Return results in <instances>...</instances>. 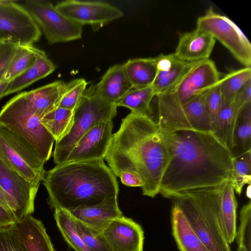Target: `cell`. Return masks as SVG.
<instances>
[{"label":"cell","instance_id":"1","mask_svg":"<svg viewBox=\"0 0 251 251\" xmlns=\"http://www.w3.org/2000/svg\"><path fill=\"white\" fill-rule=\"evenodd\" d=\"M160 132L169 156L159 192L164 197L232 180L233 156L212 132Z\"/></svg>","mask_w":251,"mask_h":251},{"label":"cell","instance_id":"2","mask_svg":"<svg viewBox=\"0 0 251 251\" xmlns=\"http://www.w3.org/2000/svg\"><path fill=\"white\" fill-rule=\"evenodd\" d=\"M104 159L116 176L125 171L137 173L144 182L143 195L154 198L169 156L157 123L150 116L131 112L113 134Z\"/></svg>","mask_w":251,"mask_h":251},{"label":"cell","instance_id":"3","mask_svg":"<svg viewBox=\"0 0 251 251\" xmlns=\"http://www.w3.org/2000/svg\"><path fill=\"white\" fill-rule=\"evenodd\" d=\"M46 174L43 184L54 209L70 211L118 197L117 178L104 160L63 162Z\"/></svg>","mask_w":251,"mask_h":251},{"label":"cell","instance_id":"4","mask_svg":"<svg viewBox=\"0 0 251 251\" xmlns=\"http://www.w3.org/2000/svg\"><path fill=\"white\" fill-rule=\"evenodd\" d=\"M223 184L182 192L170 199L210 251H231L219 220V201Z\"/></svg>","mask_w":251,"mask_h":251},{"label":"cell","instance_id":"5","mask_svg":"<svg viewBox=\"0 0 251 251\" xmlns=\"http://www.w3.org/2000/svg\"><path fill=\"white\" fill-rule=\"evenodd\" d=\"M0 124L25 143L44 164L50 159L55 140L30 110L23 92L2 107Z\"/></svg>","mask_w":251,"mask_h":251},{"label":"cell","instance_id":"6","mask_svg":"<svg viewBox=\"0 0 251 251\" xmlns=\"http://www.w3.org/2000/svg\"><path fill=\"white\" fill-rule=\"evenodd\" d=\"M117 106L100 96L95 85H91L85 91L74 110V121L68 134L55 142L53 153L56 165L64 162L80 139L97 124L113 119L117 114Z\"/></svg>","mask_w":251,"mask_h":251},{"label":"cell","instance_id":"7","mask_svg":"<svg viewBox=\"0 0 251 251\" xmlns=\"http://www.w3.org/2000/svg\"><path fill=\"white\" fill-rule=\"evenodd\" d=\"M220 79V73L212 60L191 62L171 88L155 96L158 109L183 104L209 90Z\"/></svg>","mask_w":251,"mask_h":251},{"label":"cell","instance_id":"8","mask_svg":"<svg viewBox=\"0 0 251 251\" xmlns=\"http://www.w3.org/2000/svg\"><path fill=\"white\" fill-rule=\"evenodd\" d=\"M22 5L43 32L49 44L81 38L83 26L64 16L51 2L44 0H26Z\"/></svg>","mask_w":251,"mask_h":251},{"label":"cell","instance_id":"9","mask_svg":"<svg viewBox=\"0 0 251 251\" xmlns=\"http://www.w3.org/2000/svg\"><path fill=\"white\" fill-rule=\"evenodd\" d=\"M0 158L35 185L40 186L45 177V164L25 143L0 124Z\"/></svg>","mask_w":251,"mask_h":251},{"label":"cell","instance_id":"10","mask_svg":"<svg viewBox=\"0 0 251 251\" xmlns=\"http://www.w3.org/2000/svg\"><path fill=\"white\" fill-rule=\"evenodd\" d=\"M197 28L219 41L245 67H251V44L239 27L228 17L209 8L197 21Z\"/></svg>","mask_w":251,"mask_h":251},{"label":"cell","instance_id":"11","mask_svg":"<svg viewBox=\"0 0 251 251\" xmlns=\"http://www.w3.org/2000/svg\"><path fill=\"white\" fill-rule=\"evenodd\" d=\"M207 91L181 105L158 109L157 123L159 129L167 132L192 130L212 132L206 104Z\"/></svg>","mask_w":251,"mask_h":251},{"label":"cell","instance_id":"12","mask_svg":"<svg viewBox=\"0 0 251 251\" xmlns=\"http://www.w3.org/2000/svg\"><path fill=\"white\" fill-rule=\"evenodd\" d=\"M42 32L29 12L16 0H0V38L20 46L33 45Z\"/></svg>","mask_w":251,"mask_h":251},{"label":"cell","instance_id":"13","mask_svg":"<svg viewBox=\"0 0 251 251\" xmlns=\"http://www.w3.org/2000/svg\"><path fill=\"white\" fill-rule=\"evenodd\" d=\"M0 185L17 222L33 213L39 185L29 182L0 158Z\"/></svg>","mask_w":251,"mask_h":251},{"label":"cell","instance_id":"14","mask_svg":"<svg viewBox=\"0 0 251 251\" xmlns=\"http://www.w3.org/2000/svg\"><path fill=\"white\" fill-rule=\"evenodd\" d=\"M55 7L67 18L82 26L90 25L94 31L124 16L119 8L102 1L67 0Z\"/></svg>","mask_w":251,"mask_h":251},{"label":"cell","instance_id":"15","mask_svg":"<svg viewBox=\"0 0 251 251\" xmlns=\"http://www.w3.org/2000/svg\"><path fill=\"white\" fill-rule=\"evenodd\" d=\"M113 127V119L93 126L80 139L64 162L104 160L112 139Z\"/></svg>","mask_w":251,"mask_h":251},{"label":"cell","instance_id":"16","mask_svg":"<svg viewBox=\"0 0 251 251\" xmlns=\"http://www.w3.org/2000/svg\"><path fill=\"white\" fill-rule=\"evenodd\" d=\"M101 232L113 251H143L141 226L124 215L112 221Z\"/></svg>","mask_w":251,"mask_h":251},{"label":"cell","instance_id":"17","mask_svg":"<svg viewBox=\"0 0 251 251\" xmlns=\"http://www.w3.org/2000/svg\"><path fill=\"white\" fill-rule=\"evenodd\" d=\"M215 41L210 34L196 28L180 35L174 53L179 60L189 63L209 59Z\"/></svg>","mask_w":251,"mask_h":251},{"label":"cell","instance_id":"18","mask_svg":"<svg viewBox=\"0 0 251 251\" xmlns=\"http://www.w3.org/2000/svg\"><path fill=\"white\" fill-rule=\"evenodd\" d=\"M67 85L62 80H56L23 93L30 110L41 119L58 107Z\"/></svg>","mask_w":251,"mask_h":251},{"label":"cell","instance_id":"19","mask_svg":"<svg viewBox=\"0 0 251 251\" xmlns=\"http://www.w3.org/2000/svg\"><path fill=\"white\" fill-rule=\"evenodd\" d=\"M69 212L75 220L100 231L114 219L123 215L117 198H111L100 204Z\"/></svg>","mask_w":251,"mask_h":251},{"label":"cell","instance_id":"20","mask_svg":"<svg viewBox=\"0 0 251 251\" xmlns=\"http://www.w3.org/2000/svg\"><path fill=\"white\" fill-rule=\"evenodd\" d=\"M95 88L100 96L117 105L118 101L132 88L124 63L111 66L95 85Z\"/></svg>","mask_w":251,"mask_h":251},{"label":"cell","instance_id":"21","mask_svg":"<svg viewBox=\"0 0 251 251\" xmlns=\"http://www.w3.org/2000/svg\"><path fill=\"white\" fill-rule=\"evenodd\" d=\"M157 72L151 85L155 96L165 92L177 81L190 63L178 59L174 53L156 57Z\"/></svg>","mask_w":251,"mask_h":251},{"label":"cell","instance_id":"22","mask_svg":"<svg viewBox=\"0 0 251 251\" xmlns=\"http://www.w3.org/2000/svg\"><path fill=\"white\" fill-rule=\"evenodd\" d=\"M231 180L223 184L219 201V220L227 243L236 238L237 202Z\"/></svg>","mask_w":251,"mask_h":251},{"label":"cell","instance_id":"23","mask_svg":"<svg viewBox=\"0 0 251 251\" xmlns=\"http://www.w3.org/2000/svg\"><path fill=\"white\" fill-rule=\"evenodd\" d=\"M28 251H55L43 223L32 216L16 223Z\"/></svg>","mask_w":251,"mask_h":251},{"label":"cell","instance_id":"24","mask_svg":"<svg viewBox=\"0 0 251 251\" xmlns=\"http://www.w3.org/2000/svg\"><path fill=\"white\" fill-rule=\"evenodd\" d=\"M171 224L173 236L180 251H210L191 227L180 209L174 204Z\"/></svg>","mask_w":251,"mask_h":251},{"label":"cell","instance_id":"25","mask_svg":"<svg viewBox=\"0 0 251 251\" xmlns=\"http://www.w3.org/2000/svg\"><path fill=\"white\" fill-rule=\"evenodd\" d=\"M124 64L126 75L132 88L151 86L157 72L156 57L132 59Z\"/></svg>","mask_w":251,"mask_h":251},{"label":"cell","instance_id":"26","mask_svg":"<svg viewBox=\"0 0 251 251\" xmlns=\"http://www.w3.org/2000/svg\"><path fill=\"white\" fill-rule=\"evenodd\" d=\"M73 121V111L59 107L40 119L41 124L53 136L55 142L68 134Z\"/></svg>","mask_w":251,"mask_h":251},{"label":"cell","instance_id":"27","mask_svg":"<svg viewBox=\"0 0 251 251\" xmlns=\"http://www.w3.org/2000/svg\"><path fill=\"white\" fill-rule=\"evenodd\" d=\"M154 96L155 94L151 86L132 88L118 101L117 106L125 107L131 112L150 116L151 103Z\"/></svg>","mask_w":251,"mask_h":251},{"label":"cell","instance_id":"28","mask_svg":"<svg viewBox=\"0 0 251 251\" xmlns=\"http://www.w3.org/2000/svg\"><path fill=\"white\" fill-rule=\"evenodd\" d=\"M54 218L56 225L67 243L75 251H90L79 235L75 219L65 209H54Z\"/></svg>","mask_w":251,"mask_h":251},{"label":"cell","instance_id":"29","mask_svg":"<svg viewBox=\"0 0 251 251\" xmlns=\"http://www.w3.org/2000/svg\"><path fill=\"white\" fill-rule=\"evenodd\" d=\"M251 80V67H244L230 72L219 81L224 100L233 102L239 90Z\"/></svg>","mask_w":251,"mask_h":251},{"label":"cell","instance_id":"30","mask_svg":"<svg viewBox=\"0 0 251 251\" xmlns=\"http://www.w3.org/2000/svg\"><path fill=\"white\" fill-rule=\"evenodd\" d=\"M234 111L233 102L223 100L216 126L213 133L231 152L234 146V137L232 132Z\"/></svg>","mask_w":251,"mask_h":251},{"label":"cell","instance_id":"31","mask_svg":"<svg viewBox=\"0 0 251 251\" xmlns=\"http://www.w3.org/2000/svg\"><path fill=\"white\" fill-rule=\"evenodd\" d=\"M235 149L237 151L234 156L251 149V103L243 109L236 125L234 133V146L231 152Z\"/></svg>","mask_w":251,"mask_h":251},{"label":"cell","instance_id":"32","mask_svg":"<svg viewBox=\"0 0 251 251\" xmlns=\"http://www.w3.org/2000/svg\"><path fill=\"white\" fill-rule=\"evenodd\" d=\"M33 46H20L11 60L2 80L10 82L33 66L36 57Z\"/></svg>","mask_w":251,"mask_h":251},{"label":"cell","instance_id":"33","mask_svg":"<svg viewBox=\"0 0 251 251\" xmlns=\"http://www.w3.org/2000/svg\"><path fill=\"white\" fill-rule=\"evenodd\" d=\"M233 179L234 191L241 195L243 186L251 183V149L233 158Z\"/></svg>","mask_w":251,"mask_h":251},{"label":"cell","instance_id":"34","mask_svg":"<svg viewBox=\"0 0 251 251\" xmlns=\"http://www.w3.org/2000/svg\"><path fill=\"white\" fill-rule=\"evenodd\" d=\"M75 222L77 231L90 251H113L101 231Z\"/></svg>","mask_w":251,"mask_h":251},{"label":"cell","instance_id":"35","mask_svg":"<svg viewBox=\"0 0 251 251\" xmlns=\"http://www.w3.org/2000/svg\"><path fill=\"white\" fill-rule=\"evenodd\" d=\"M0 251H28L16 224L0 226Z\"/></svg>","mask_w":251,"mask_h":251},{"label":"cell","instance_id":"36","mask_svg":"<svg viewBox=\"0 0 251 251\" xmlns=\"http://www.w3.org/2000/svg\"><path fill=\"white\" fill-rule=\"evenodd\" d=\"M87 85L88 82L84 78H76L67 83L66 90L58 107L74 111Z\"/></svg>","mask_w":251,"mask_h":251},{"label":"cell","instance_id":"37","mask_svg":"<svg viewBox=\"0 0 251 251\" xmlns=\"http://www.w3.org/2000/svg\"><path fill=\"white\" fill-rule=\"evenodd\" d=\"M236 238L238 247L251 251V201L242 207L240 214V226Z\"/></svg>","mask_w":251,"mask_h":251},{"label":"cell","instance_id":"38","mask_svg":"<svg viewBox=\"0 0 251 251\" xmlns=\"http://www.w3.org/2000/svg\"><path fill=\"white\" fill-rule=\"evenodd\" d=\"M40 79L39 71L35 63L33 66L9 83L3 97L19 92Z\"/></svg>","mask_w":251,"mask_h":251},{"label":"cell","instance_id":"39","mask_svg":"<svg viewBox=\"0 0 251 251\" xmlns=\"http://www.w3.org/2000/svg\"><path fill=\"white\" fill-rule=\"evenodd\" d=\"M219 81L207 91L206 97V107L212 133L216 126L223 102Z\"/></svg>","mask_w":251,"mask_h":251},{"label":"cell","instance_id":"40","mask_svg":"<svg viewBox=\"0 0 251 251\" xmlns=\"http://www.w3.org/2000/svg\"><path fill=\"white\" fill-rule=\"evenodd\" d=\"M20 46L11 40H5L0 45V82L11 60Z\"/></svg>","mask_w":251,"mask_h":251},{"label":"cell","instance_id":"41","mask_svg":"<svg viewBox=\"0 0 251 251\" xmlns=\"http://www.w3.org/2000/svg\"><path fill=\"white\" fill-rule=\"evenodd\" d=\"M33 50L36 57L35 64L40 74L41 79L44 78L52 73L56 69V66L48 58L46 53L33 46Z\"/></svg>","mask_w":251,"mask_h":251},{"label":"cell","instance_id":"42","mask_svg":"<svg viewBox=\"0 0 251 251\" xmlns=\"http://www.w3.org/2000/svg\"><path fill=\"white\" fill-rule=\"evenodd\" d=\"M251 102V80L248 82L238 92L233 101L235 111L240 114Z\"/></svg>","mask_w":251,"mask_h":251},{"label":"cell","instance_id":"43","mask_svg":"<svg viewBox=\"0 0 251 251\" xmlns=\"http://www.w3.org/2000/svg\"><path fill=\"white\" fill-rule=\"evenodd\" d=\"M122 183L130 187H140L144 185V182L141 177L136 173L125 171L120 175Z\"/></svg>","mask_w":251,"mask_h":251},{"label":"cell","instance_id":"44","mask_svg":"<svg viewBox=\"0 0 251 251\" xmlns=\"http://www.w3.org/2000/svg\"><path fill=\"white\" fill-rule=\"evenodd\" d=\"M16 223L14 214L0 205V226L10 225Z\"/></svg>","mask_w":251,"mask_h":251},{"label":"cell","instance_id":"45","mask_svg":"<svg viewBox=\"0 0 251 251\" xmlns=\"http://www.w3.org/2000/svg\"><path fill=\"white\" fill-rule=\"evenodd\" d=\"M0 205L7 209L8 210L12 212L9 206L5 194L2 188L0 185ZM13 213V212H12Z\"/></svg>","mask_w":251,"mask_h":251},{"label":"cell","instance_id":"46","mask_svg":"<svg viewBox=\"0 0 251 251\" xmlns=\"http://www.w3.org/2000/svg\"><path fill=\"white\" fill-rule=\"evenodd\" d=\"M10 82L2 80L0 82V99L3 98V95Z\"/></svg>","mask_w":251,"mask_h":251},{"label":"cell","instance_id":"47","mask_svg":"<svg viewBox=\"0 0 251 251\" xmlns=\"http://www.w3.org/2000/svg\"><path fill=\"white\" fill-rule=\"evenodd\" d=\"M251 185L249 184L247 188L246 191V196L251 199Z\"/></svg>","mask_w":251,"mask_h":251},{"label":"cell","instance_id":"48","mask_svg":"<svg viewBox=\"0 0 251 251\" xmlns=\"http://www.w3.org/2000/svg\"><path fill=\"white\" fill-rule=\"evenodd\" d=\"M237 251H247L245 248L241 247H238V250Z\"/></svg>","mask_w":251,"mask_h":251},{"label":"cell","instance_id":"49","mask_svg":"<svg viewBox=\"0 0 251 251\" xmlns=\"http://www.w3.org/2000/svg\"><path fill=\"white\" fill-rule=\"evenodd\" d=\"M5 40H4L3 39H1L0 38V45Z\"/></svg>","mask_w":251,"mask_h":251}]
</instances>
